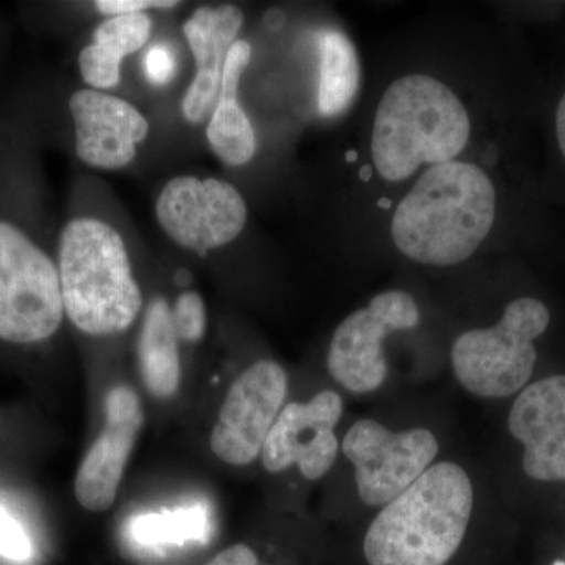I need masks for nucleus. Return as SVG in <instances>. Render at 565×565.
Listing matches in <instances>:
<instances>
[{"mask_svg":"<svg viewBox=\"0 0 565 565\" xmlns=\"http://www.w3.org/2000/svg\"><path fill=\"white\" fill-rule=\"evenodd\" d=\"M173 326L172 307L156 297L145 310L137 343L141 379L148 392L159 399L177 394L181 382L180 348Z\"/></svg>","mask_w":565,"mask_h":565,"instance_id":"obj_17","label":"nucleus"},{"mask_svg":"<svg viewBox=\"0 0 565 565\" xmlns=\"http://www.w3.org/2000/svg\"><path fill=\"white\" fill-rule=\"evenodd\" d=\"M250 61L252 44L245 40L234 41L223 66L221 93L206 125L212 152L228 167H243L255 158V129L237 98L241 79Z\"/></svg>","mask_w":565,"mask_h":565,"instance_id":"obj_15","label":"nucleus"},{"mask_svg":"<svg viewBox=\"0 0 565 565\" xmlns=\"http://www.w3.org/2000/svg\"><path fill=\"white\" fill-rule=\"evenodd\" d=\"M319 52L318 110L322 117L343 115L362 84V65L351 39L337 29L316 33Z\"/></svg>","mask_w":565,"mask_h":565,"instance_id":"obj_18","label":"nucleus"},{"mask_svg":"<svg viewBox=\"0 0 565 565\" xmlns=\"http://www.w3.org/2000/svg\"><path fill=\"white\" fill-rule=\"evenodd\" d=\"M462 467L435 463L375 516L364 535L370 565H445L462 545L473 512Z\"/></svg>","mask_w":565,"mask_h":565,"instance_id":"obj_3","label":"nucleus"},{"mask_svg":"<svg viewBox=\"0 0 565 565\" xmlns=\"http://www.w3.org/2000/svg\"><path fill=\"white\" fill-rule=\"evenodd\" d=\"M552 323V311L537 297H516L497 326L470 330L451 349L452 370L468 392L508 397L525 388L537 362L535 341Z\"/></svg>","mask_w":565,"mask_h":565,"instance_id":"obj_5","label":"nucleus"},{"mask_svg":"<svg viewBox=\"0 0 565 565\" xmlns=\"http://www.w3.org/2000/svg\"><path fill=\"white\" fill-rule=\"evenodd\" d=\"M343 416V399L333 390H323L308 403L282 407L263 446V467L281 473L296 465L308 481L329 473L337 460L334 427Z\"/></svg>","mask_w":565,"mask_h":565,"instance_id":"obj_11","label":"nucleus"},{"mask_svg":"<svg viewBox=\"0 0 565 565\" xmlns=\"http://www.w3.org/2000/svg\"><path fill=\"white\" fill-rule=\"evenodd\" d=\"M68 111L77 159L90 169H126L136 161L140 145L150 136V121L137 106L109 92L88 87L74 90Z\"/></svg>","mask_w":565,"mask_h":565,"instance_id":"obj_10","label":"nucleus"},{"mask_svg":"<svg viewBox=\"0 0 565 565\" xmlns=\"http://www.w3.org/2000/svg\"><path fill=\"white\" fill-rule=\"evenodd\" d=\"M106 422L82 460L74 493L85 511L106 512L120 489L126 465L145 423L139 394L129 385H117L104 399Z\"/></svg>","mask_w":565,"mask_h":565,"instance_id":"obj_12","label":"nucleus"},{"mask_svg":"<svg viewBox=\"0 0 565 565\" xmlns=\"http://www.w3.org/2000/svg\"><path fill=\"white\" fill-rule=\"evenodd\" d=\"M103 17H122V14L148 13L151 10H173L181 6L174 0H98L93 3Z\"/></svg>","mask_w":565,"mask_h":565,"instance_id":"obj_23","label":"nucleus"},{"mask_svg":"<svg viewBox=\"0 0 565 565\" xmlns=\"http://www.w3.org/2000/svg\"><path fill=\"white\" fill-rule=\"evenodd\" d=\"M355 468L360 498L371 508L392 503L430 468L438 441L427 429L393 433L374 419H360L341 445Z\"/></svg>","mask_w":565,"mask_h":565,"instance_id":"obj_8","label":"nucleus"},{"mask_svg":"<svg viewBox=\"0 0 565 565\" xmlns=\"http://www.w3.org/2000/svg\"><path fill=\"white\" fill-rule=\"evenodd\" d=\"M468 111L444 82L411 74L393 82L375 111L371 152L385 181L408 180L423 163L455 161L470 139Z\"/></svg>","mask_w":565,"mask_h":565,"instance_id":"obj_4","label":"nucleus"},{"mask_svg":"<svg viewBox=\"0 0 565 565\" xmlns=\"http://www.w3.org/2000/svg\"><path fill=\"white\" fill-rule=\"evenodd\" d=\"M143 74L154 87H167L172 84L178 73V58L169 43L158 41L147 46L143 54Z\"/></svg>","mask_w":565,"mask_h":565,"instance_id":"obj_21","label":"nucleus"},{"mask_svg":"<svg viewBox=\"0 0 565 565\" xmlns=\"http://www.w3.org/2000/svg\"><path fill=\"white\" fill-rule=\"evenodd\" d=\"M207 526L206 512L195 505L161 514L139 515L134 519L131 534L137 544L158 550L161 546L203 541L207 535Z\"/></svg>","mask_w":565,"mask_h":565,"instance_id":"obj_19","label":"nucleus"},{"mask_svg":"<svg viewBox=\"0 0 565 565\" xmlns=\"http://www.w3.org/2000/svg\"><path fill=\"white\" fill-rule=\"evenodd\" d=\"M509 430L525 448L523 470L541 482H565V374L526 386L509 414Z\"/></svg>","mask_w":565,"mask_h":565,"instance_id":"obj_13","label":"nucleus"},{"mask_svg":"<svg viewBox=\"0 0 565 565\" xmlns=\"http://www.w3.org/2000/svg\"><path fill=\"white\" fill-rule=\"evenodd\" d=\"M206 565H262L258 556L250 546L237 544L230 546L218 553L210 564Z\"/></svg>","mask_w":565,"mask_h":565,"instance_id":"obj_25","label":"nucleus"},{"mask_svg":"<svg viewBox=\"0 0 565 565\" xmlns=\"http://www.w3.org/2000/svg\"><path fill=\"white\" fill-rule=\"evenodd\" d=\"M154 214L173 244L182 250L207 255L241 236L248 207L228 181L181 174L166 182L156 199Z\"/></svg>","mask_w":565,"mask_h":565,"instance_id":"obj_6","label":"nucleus"},{"mask_svg":"<svg viewBox=\"0 0 565 565\" xmlns=\"http://www.w3.org/2000/svg\"><path fill=\"white\" fill-rule=\"evenodd\" d=\"M0 556L6 559L28 561L32 556V544L24 527L0 505Z\"/></svg>","mask_w":565,"mask_h":565,"instance_id":"obj_22","label":"nucleus"},{"mask_svg":"<svg viewBox=\"0 0 565 565\" xmlns=\"http://www.w3.org/2000/svg\"><path fill=\"white\" fill-rule=\"evenodd\" d=\"M150 13L106 18L93 32L90 44L77 55L82 81L93 90L107 92L121 82L122 61L148 46Z\"/></svg>","mask_w":565,"mask_h":565,"instance_id":"obj_16","label":"nucleus"},{"mask_svg":"<svg viewBox=\"0 0 565 565\" xmlns=\"http://www.w3.org/2000/svg\"><path fill=\"white\" fill-rule=\"evenodd\" d=\"M288 375L273 360H259L234 381L211 435L222 462L245 467L262 456L267 435L282 411Z\"/></svg>","mask_w":565,"mask_h":565,"instance_id":"obj_9","label":"nucleus"},{"mask_svg":"<svg viewBox=\"0 0 565 565\" xmlns=\"http://www.w3.org/2000/svg\"><path fill=\"white\" fill-rule=\"evenodd\" d=\"M418 323V305L411 294H379L366 308L353 311L334 330L327 353L330 375L351 393L381 388L388 374L384 352L386 334L415 329Z\"/></svg>","mask_w":565,"mask_h":565,"instance_id":"obj_7","label":"nucleus"},{"mask_svg":"<svg viewBox=\"0 0 565 565\" xmlns=\"http://www.w3.org/2000/svg\"><path fill=\"white\" fill-rule=\"evenodd\" d=\"M497 191L470 162L430 167L393 215L392 237L407 258L427 266L467 262L492 232Z\"/></svg>","mask_w":565,"mask_h":565,"instance_id":"obj_1","label":"nucleus"},{"mask_svg":"<svg viewBox=\"0 0 565 565\" xmlns=\"http://www.w3.org/2000/svg\"><path fill=\"white\" fill-rule=\"evenodd\" d=\"M239 7H199L182 24L185 40L191 47L195 74L182 98V117L189 125L210 120L222 87L226 54L237 40L244 25Z\"/></svg>","mask_w":565,"mask_h":565,"instance_id":"obj_14","label":"nucleus"},{"mask_svg":"<svg viewBox=\"0 0 565 565\" xmlns=\"http://www.w3.org/2000/svg\"><path fill=\"white\" fill-rule=\"evenodd\" d=\"M553 143L557 158L563 162L565 169V87L557 96L552 114Z\"/></svg>","mask_w":565,"mask_h":565,"instance_id":"obj_24","label":"nucleus"},{"mask_svg":"<svg viewBox=\"0 0 565 565\" xmlns=\"http://www.w3.org/2000/svg\"><path fill=\"white\" fill-rule=\"evenodd\" d=\"M172 315L178 340L184 343H199L203 340L207 329V313L199 292H182L173 305Z\"/></svg>","mask_w":565,"mask_h":565,"instance_id":"obj_20","label":"nucleus"},{"mask_svg":"<svg viewBox=\"0 0 565 565\" xmlns=\"http://www.w3.org/2000/svg\"><path fill=\"white\" fill-rule=\"evenodd\" d=\"M65 316L88 337L126 332L143 310L121 233L93 215L71 217L55 239Z\"/></svg>","mask_w":565,"mask_h":565,"instance_id":"obj_2","label":"nucleus"}]
</instances>
